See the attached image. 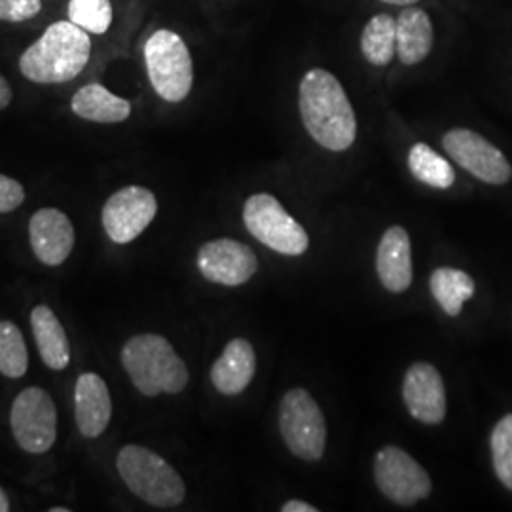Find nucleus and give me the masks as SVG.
<instances>
[{"instance_id":"1","label":"nucleus","mask_w":512,"mask_h":512,"mask_svg":"<svg viewBox=\"0 0 512 512\" xmlns=\"http://www.w3.org/2000/svg\"><path fill=\"white\" fill-rule=\"evenodd\" d=\"M298 109L311 139L330 152H344L357 139V118L348 93L334 74L315 67L302 76Z\"/></svg>"},{"instance_id":"2","label":"nucleus","mask_w":512,"mask_h":512,"mask_svg":"<svg viewBox=\"0 0 512 512\" xmlns=\"http://www.w3.org/2000/svg\"><path fill=\"white\" fill-rule=\"evenodd\" d=\"M90 57V33L73 21H55L21 54L19 71L35 84H65L86 69Z\"/></svg>"},{"instance_id":"3","label":"nucleus","mask_w":512,"mask_h":512,"mask_svg":"<svg viewBox=\"0 0 512 512\" xmlns=\"http://www.w3.org/2000/svg\"><path fill=\"white\" fill-rule=\"evenodd\" d=\"M122 365L133 385L145 397L181 393L188 380V368L169 340L160 334H139L122 349Z\"/></svg>"},{"instance_id":"4","label":"nucleus","mask_w":512,"mask_h":512,"mask_svg":"<svg viewBox=\"0 0 512 512\" xmlns=\"http://www.w3.org/2000/svg\"><path fill=\"white\" fill-rule=\"evenodd\" d=\"M116 467L129 490L148 505L171 509L183 503V478L162 456L145 446H124L116 458Z\"/></svg>"},{"instance_id":"5","label":"nucleus","mask_w":512,"mask_h":512,"mask_svg":"<svg viewBox=\"0 0 512 512\" xmlns=\"http://www.w3.org/2000/svg\"><path fill=\"white\" fill-rule=\"evenodd\" d=\"M148 80L158 97L167 103H181L194 86V61L181 35L171 29H158L145 44Z\"/></svg>"},{"instance_id":"6","label":"nucleus","mask_w":512,"mask_h":512,"mask_svg":"<svg viewBox=\"0 0 512 512\" xmlns=\"http://www.w3.org/2000/svg\"><path fill=\"white\" fill-rule=\"evenodd\" d=\"M279 429L287 448L298 459L319 461L327 446V421L306 389H291L279 406Z\"/></svg>"},{"instance_id":"7","label":"nucleus","mask_w":512,"mask_h":512,"mask_svg":"<svg viewBox=\"0 0 512 512\" xmlns=\"http://www.w3.org/2000/svg\"><path fill=\"white\" fill-rule=\"evenodd\" d=\"M243 222L253 238L279 255H304L310 238L300 222L270 194H255L243 205Z\"/></svg>"},{"instance_id":"8","label":"nucleus","mask_w":512,"mask_h":512,"mask_svg":"<svg viewBox=\"0 0 512 512\" xmlns=\"http://www.w3.org/2000/svg\"><path fill=\"white\" fill-rule=\"evenodd\" d=\"M12 435L29 454H46L57 439L54 399L42 387H27L14 399L10 410Z\"/></svg>"},{"instance_id":"9","label":"nucleus","mask_w":512,"mask_h":512,"mask_svg":"<svg viewBox=\"0 0 512 512\" xmlns=\"http://www.w3.org/2000/svg\"><path fill=\"white\" fill-rule=\"evenodd\" d=\"M374 478L382 494L403 507L429 497L433 484L427 471L403 448L385 446L374 459Z\"/></svg>"},{"instance_id":"10","label":"nucleus","mask_w":512,"mask_h":512,"mask_svg":"<svg viewBox=\"0 0 512 512\" xmlns=\"http://www.w3.org/2000/svg\"><path fill=\"white\" fill-rule=\"evenodd\" d=\"M442 147L461 169L482 183L499 186L511 181L512 165L507 156L473 129H450L442 137Z\"/></svg>"},{"instance_id":"11","label":"nucleus","mask_w":512,"mask_h":512,"mask_svg":"<svg viewBox=\"0 0 512 512\" xmlns=\"http://www.w3.org/2000/svg\"><path fill=\"white\" fill-rule=\"evenodd\" d=\"M158 213V200L145 186H126L103 205V228L114 243L126 245L139 238Z\"/></svg>"},{"instance_id":"12","label":"nucleus","mask_w":512,"mask_h":512,"mask_svg":"<svg viewBox=\"0 0 512 512\" xmlns=\"http://www.w3.org/2000/svg\"><path fill=\"white\" fill-rule=\"evenodd\" d=\"M200 274L226 287L247 283L258 270V258L251 247L236 239H213L200 247L196 258Z\"/></svg>"},{"instance_id":"13","label":"nucleus","mask_w":512,"mask_h":512,"mask_svg":"<svg viewBox=\"0 0 512 512\" xmlns=\"http://www.w3.org/2000/svg\"><path fill=\"white\" fill-rule=\"evenodd\" d=\"M403 399L412 418L425 425H439L446 418V389L439 370L416 363L404 374Z\"/></svg>"},{"instance_id":"14","label":"nucleus","mask_w":512,"mask_h":512,"mask_svg":"<svg viewBox=\"0 0 512 512\" xmlns=\"http://www.w3.org/2000/svg\"><path fill=\"white\" fill-rule=\"evenodd\" d=\"M29 239L33 253L46 266H61L74 249V226L71 219L54 207L38 209L29 222Z\"/></svg>"},{"instance_id":"15","label":"nucleus","mask_w":512,"mask_h":512,"mask_svg":"<svg viewBox=\"0 0 512 512\" xmlns=\"http://www.w3.org/2000/svg\"><path fill=\"white\" fill-rule=\"evenodd\" d=\"M112 416L109 385L99 374L84 372L74 387V418L86 439L101 437L109 427Z\"/></svg>"},{"instance_id":"16","label":"nucleus","mask_w":512,"mask_h":512,"mask_svg":"<svg viewBox=\"0 0 512 512\" xmlns=\"http://www.w3.org/2000/svg\"><path fill=\"white\" fill-rule=\"evenodd\" d=\"M376 270L389 293H404L412 285V247L403 226H391L378 245Z\"/></svg>"},{"instance_id":"17","label":"nucleus","mask_w":512,"mask_h":512,"mask_svg":"<svg viewBox=\"0 0 512 512\" xmlns=\"http://www.w3.org/2000/svg\"><path fill=\"white\" fill-rule=\"evenodd\" d=\"M256 353L245 338L232 340L211 368V382L222 395H239L253 382Z\"/></svg>"},{"instance_id":"18","label":"nucleus","mask_w":512,"mask_h":512,"mask_svg":"<svg viewBox=\"0 0 512 512\" xmlns=\"http://www.w3.org/2000/svg\"><path fill=\"white\" fill-rule=\"evenodd\" d=\"M435 44V27L429 14L418 6H406L397 16V57L412 67L425 61Z\"/></svg>"},{"instance_id":"19","label":"nucleus","mask_w":512,"mask_h":512,"mask_svg":"<svg viewBox=\"0 0 512 512\" xmlns=\"http://www.w3.org/2000/svg\"><path fill=\"white\" fill-rule=\"evenodd\" d=\"M71 109L76 116L95 124H120L131 114L128 99L109 92L103 84H86L71 99Z\"/></svg>"},{"instance_id":"20","label":"nucleus","mask_w":512,"mask_h":512,"mask_svg":"<svg viewBox=\"0 0 512 512\" xmlns=\"http://www.w3.org/2000/svg\"><path fill=\"white\" fill-rule=\"evenodd\" d=\"M31 327L42 363L52 370H65L71 363V344L54 310L37 306L31 313Z\"/></svg>"},{"instance_id":"21","label":"nucleus","mask_w":512,"mask_h":512,"mask_svg":"<svg viewBox=\"0 0 512 512\" xmlns=\"http://www.w3.org/2000/svg\"><path fill=\"white\" fill-rule=\"evenodd\" d=\"M361 54L372 67H387L397 55V19L376 14L361 33Z\"/></svg>"},{"instance_id":"22","label":"nucleus","mask_w":512,"mask_h":512,"mask_svg":"<svg viewBox=\"0 0 512 512\" xmlns=\"http://www.w3.org/2000/svg\"><path fill=\"white\" fill-rule=\"evenodd\" d=\"M431 293L450 317H458L463 304L475 296V281L456 268H437L429 281Z\"/></svg>"},{"instance_id":"23","label":"nucleus","mask_w":512,"mask_h":512,"mask_svg":"<svg viewBox=\"0 0 512 512\" xmlns=\"http://www.w3.org/2000/svg\"><path fill=\"white\" fill-rule=\"evenodd\" d=\"M408 169L420 183L437 190H448L456 183L452 164L427 143H416L408 150Z\"/></svg>"},{"instance_id":"24","label":"nucleus","mask_w":512,"mask_h":512,"mask_svg":"<svg viewBox=\"0 0 512 512\" xmlns=\"http://www.w3.org/2000/svg\"><path fill=\"white\" fill-rule=\"evenodd\" d=\"M27 368L29 353L21 330L10 321H0V374L18 380Z\"/></svg>"},{"instance_id":"25","label":"nucleus","mask_w":512,"mask_h":512,"mask_svg":"<svg viewBox=\"0 0 512 512\" xmlns=\"http://www.w3.org/2000/svg\"><path fill=\"white\" fill-rule=\"evenodd\" d=\"M69 21L90 35H105L112 25L110 0H69Z\"/></svg>"},{"instance_id":"26","label":"nucleus","mask_w":512,"mask_h":512,"mask_svg":"<svg viewBox=\"0 0 512 512\" xmlns=\"http://www.w3.org/2000/svg\"><path fill=\"white\" fill-rule=\"evenodd\" d=\"M492 459L499 482L512 492V414L501 418L494 427Z\"/></svg>"},{"instance_id":"27","label":"nucleus","mask_w":512,"mask_h":512,"mask_svg":"<svg viewBox=\"0 0 512 512\" xmlns=\"http://www.w3.org/2000/svg\"><path fill=\"white\" fill-rule=\"evenodd\" d=\"M42 10V0H0V21L23 23Z\"/></svg>"},{"instance_id":"28","label":"nucleus","mask_w":512,"mask_h":512,"mask_svg":"<svg viewBox=\"0 0 512 512\" xmlns=\"http://www.w3.org/2000/svg\"><path fill=\"white\" fill-rule=\"evenodd\" d=\"M25 202V188L12 177L0 173V213H12Z\"/></svg>"},{"instance_id":"29","label":"nucleus","mask_w":512,"mask_h":512,"mask_svg":"<svg viewBox=\"0 0 512 512\" xmlns=\"http://www.w3.org/2000/svg\"><path fill=\"white\" fill-rule=\"evenodd\" d=\"M12 97H14V93H12L8 80L0 74V110L6 109L12 103Z\"/></svg>"},{"instance_id":"30","label":"nucleus","mask_w":512,"mask_h":512,"mask_svg":"<svg viewBox=\"0 0 512 512\" xmlns=\"http://www.w3.org/2000/svg\"><path fill=\"white\" fill-rule=\"evenodd\" d=\"M281 511L283 512H317V507H313L310 503H306V501H287L283 507H281Z\"/></svg>"},{"instance_id":"31","label":"nucleus","mask_w":512,"mask_h":512,"mask_svg":"<svg viewBox=\"0 0 512 512\" xmlns=\"http://www.w3.org/2000/svg\"><path fill=\"white\" fill-rule=\"evenodd\" d=\"M380 2H384V4H389V6H414L416 2H420V0H380Z\"/></svg>"},{"instance_id":"32","label":"nucleus","mask_w":512,"mask_h":512,"mask_svg":"<svg viewBox=\"0 0 512 512\" xmlns=\"http://www.w3.org/2000/svg\"><path fill=\"white\" fill-rule=\"evenodd\" d=\"M10 511V499L8 495L4 494V490L0 488V512Z\"/></svg>"},{"instance_id":"33","label":"nucleus","mask_w":512,"mask_h":512,"mask_svg":"<svg viewBox=\"0 0 512 512\" xmlns=\"http://www.w3.org/2000/svg\"><path fill=\"white\" fill-rule=\"evenodd\" d=\"M52 512H69V509H65V507H54Z\"/></svg>"}]
</instances>
